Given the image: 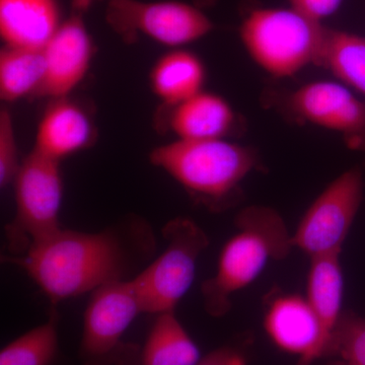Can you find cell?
<instances>
[{
  "instance_id": "cell-1",
  "label": "cell",
  "mask_w": 365,
  "mask_h": 365,
  "mask_svg": "<svg viewBox=\"0 0 365 365\" xmlns=\"http://www.w3.org/2000/svg\"><path fill=\"white\" fill-rule=\"evenodd\" d=\"M150 227L140 220L98 232L62 227L20 256L4 260L25 271L53 304L81 297L127 275L153 254Z\"/></svg>"
},
{
  "instance_id": "cell-2",
  "label": "cell",
  "mask_w": 365,
  "mask_h": 365,
  "mask_svg": "<svg viewBox=\"0 0 365 365\" xmlns=\"http://www.w3.org/2000/svg\"><path fill=\"white\" fill-rule=\"evenodd\" d=\"M150 160L179 182L196 203L213 212L241 202L242 182L262 168L254 148L228 139H176L155 148Z\"/></svg>"
},
{
  "instance_id": "cell-3",
  "label": "cell",
  "mask_w": 365,
  "mask_h": 365,
  "mask_svg": "<svg viewBox=\"0 0 365 365\" xmlns=\"http://www.w3.org/2000/svg\"><path fill=\"white\" fill-rule=\"evenodd\" d=\"M235 225L237 232L223 247L217 270L201 287L205 311L215 318L230 311L232 295L253 283L269 261L283 260L294 249L292 235L275 209L249 206Z\"/></svg>"
},
{
  "instance_id": "cell-4",
  "label": "cell",
  "mask_w": 365,
  "mask_h": 365,
  "mask_svg": "<svg viewBox=\"0 0 365 365\" xmlns=\"http://www.w3.org/2000/svg\"><path fill=\"white\" fill-rule=\"evenodd\" d=\"M329 28L292 7H256L242 19L240 38L255 63L273 78L321 66Z\"/></svg>"
},
{
  "instance_id": "cell-5",
  "label": "cell",
  "mask_w": 365,
  "mask_h": 365,
  "mask_svg": "<svg viewBox=\"0 0 365 365\" xmlns=\"http://www.w3.org/2000/svg\"><path fill=\"white\" fill-rule=\"evenodd\" d=\"M163 235L165 250L131 278L143 314L175 312L193 285L199 257L209 246L208 235L189 218L170 220Z\"/></svg>"
},
{
  "instance_id": "cell-6",
  "label": "cell",
  "mask_w": 365,
  "mask_h": 365,
  "mask_svg": "<svg viewBox=\"0 0 365 365\" xmlns=\"http://www.w3.org/2000/svg\"><path fill=\"white\" fill-rule=\"evenodd\" d=\"M16 215L6 227L9 256H20L56 234L63 201L60 162L31 151L14 180Z\"/></svg>"
},
{
  "instance_id": "cell-7",
  "label": "cell",
  "mask_w": 365,
  "mask_h": 365,
  "mask_svg": "<svg viewBox=\"0 0 365 365\" xmlns=\"http://www.w3.org/2000/svg\"><path fill=\"white\" fill-rule=\"evenodd\" d=\"M263 98L288 119L337 132L348 148L365 153V101L342 83L313 81L294 91H267Z\"/></svg>"
},
{
  "instance_id": "cell-8",
  "label": "cell",
  "mask_w": 365,
  "mask_h": 365,
  "mask_svg": "<svg viewBox=\"0 0 365 365\" xmlns=\"http://www.w3.org/2000/svg\"><path fill=\"white\" fill-rule=\"evenodd\" d=\"M106 21L126 43L141 35L175 49L202 39L215 28L198 6L177 0H109Z\"/></svg>"
},
{
  "instance_id": "cell-9",
  "label": "cell",
  "mask_w": 365,
  "mask_h": 365,
  "mask_svg": "<svg viewBox=\"0 0 365 365\" xmlns=\"http://www.w3.org/2000/svg\"><path fill=\"white\" fill-rule=\"evenodd\" d=\"M364 196L359 167L346 170L307 208L292 235V246L311 259L340 255Z\"/></svg>"
},
{
  "instance_id": "cell-10",
  "label": "cell",
  "mask_w": 365,
  "mask_h": 365,
  "mask_svg": "<svg viewBox=\"0 0 365 365\" xmlns=\"http://www.w3.org/2000/svg\"><path fill=\"white\" fill-rule=\"evenodd\" d=\"M140 314L131 279L114 281L91 292L83 314L79 364L116 365L126 345L125 333Z\"/></svg>"
},
{
  "instance_id": "cell-11",
  "label": "cell",
  "mask_w": 365,
  "mask_h": 365,
  "mask_svg": "<svg viewBox=\"0 0 365 365\" xmlns=\"http://www.w3.org/2000/svg\"><path fill=\"white\" fill-rule=\"evenodd\" d=\"M81 16L74 13L62 21L45 46V78L36 98L69 97L86 78L96 47Z\"/></svg>"
},
{
  "instance_id": "cell-12",
  "label": "cell",
  "mask_w": 365,
  "mask_h": 365,
  "mask_svg": "<svg viewBox=\"0 0 365 365\" xmlns=\"http://www.w3.org/2000/svg\"><path fill=\"white\" fill-rule=\"evenodd\" d=\"M264 327L276 347L299 356L297 365H312L325 357L321 327L307 297L281 294L271 300Z\"/></svg>"
},
{
  "instance_id": "cell-13",
  "label": "cell",
  "mask_w": 365,
  "mask_h": 365,
  "mask_svg": "<svg viewBox=\"0 0 365 365\" xmlns=\"http://www.w3.org/2000/svg\"><path fill=\"white\" fill-rule=\"evenodd\" d=\"M160 124L182 140L228 139L245 130V121L222 96L200 91L172 108H163Z\"/></svg>"
},
{
  "instance_id": "cell-14",
  "label": "cell",
  "mask_w": 365,
  "mask_h": 365,
  "mask_svg": "<svg viewBox=\"0 0 365 365\" xmlns=\"http://www.w3.org/2000/svg\"><path fill=\"white\" fill-rule=\"evenodd\" d=\"M97 138V128L85 106L69 97L51 100L36 132L33 150L61 163L90 148Z\"/></svg>"
},
{
  "instance_id": "cell-15",
  "label": "cell",
  "mask_w": 365,
  "mask_h": 365,
  "mask_svg": "<svg viewBox=\"0 0 365 365\" xmlns=\"http://www.w3.org/2000/svg\"><path fill=\"white\" fill-rule=\"evenodd\" d=\"M201 357L195 341L172 312L158 314L143 345L126 343L116 365H196Z\"/></svg>"
},
{
  "instance_id": "cell-16",
  "label": "cell",
  "mask_w": 365,
  "mask_h": 365,
  "mask_svg": "<svg viewBox=\"0 0 365 365\" xmlns=\"http://www.w3.org/2000/svg\"><path fill=\"white\" fill-rule=\"evenodd\" d=\"M61 24L57 0H0L4 45L43 49Z\"/></svg>"
},
{
  "instance_id": "cell-17",
  "label": "cell",
  "mask_w": 365,
  "mask_h": 365,
  "mask_svg": "<svg viewBox=\"0 0 365 365\" xmlns=\"http://www.w3.org/2000/svg\"><path fill=\"white\" fill-rule=\"evenodd\" d=\"M206 68L202 59L189 50L163 54L150 73V88L163 108H172L204 91Z\"/></svg>"
},
{
  "instance_id": "cell-18",
  "label": "cell",
  "mask_w": 365,
  "mask_h": 365,
  "mask_svg": "<svg viewBox=\"0 0 365 365\" xmlns=\"http://www.w3.org/2000/svg\"><path fill=\"white\" fill-rule=\"evenodd\" d=\"M46 72L44 48L11 47L0 50V98L13 103L37 98Z\"/></svg>"
},
{
  "instance_id": "cell-19",
  "label": "cell",
  "mask_w": 365,
  "mask_h": 365,
  "mask_svg": "<svg viewBox=\"0 0 365 365\" xmlns=\"http://www.w3.org/2000/svg\"><path fill=\"white\" fill-rule=\"evenodd\" d=\"M319 67L365 101V38L329 28Z\"/></svg>"
},
{
  "instance_id": "cell-20",
  "label": "cell",
  "mask_w": 365,
  "mask_h": 365,
  "mask_svg": "<svg viewBox=\"0 0 365 365\" xmlns=\"http://www.w3.org/2000/svg\"><path fill=\"white\" fill-rule=\"evenodd\" d=\"M58 314L52 312L46 323L31 329L4 346L0 365H59Z\"/></svg>"
},
{
  "instance_id": "cell-21",
  "label": "cell",
  "mask_w": 365,
  "mask_h": 365,
  "mask_svg": "<svg viewBox=\"0 0 365 365\" xmlns=\"http://www.w3.org/2000/svg\"><path fill=\"white\" fill-rule=\"evenodd\" d=\"M326 357L339 359L345 365H365V317L343 312Z\"/></svg>"
},
{
  "instance_id": "cell-22",
  "label": "cell",
  "mask_w": 365,
  "mask_h": 365,
  "mask_svg": "<svg viewBox=\"0 0 365 365\" xmlns=\"http://www.w3.org/2000/svg\"><path fill=\"white\" fill-rule=\"evenodd\" d=\"M13 116L7 108L0 111V186L6 188L21 167Z\"/></svg>"
},
{
  "instance_id": "cell-23",
  "label": "cell",
  "mask_w": 365,
  "mask_h": 365,
  "mask_svg": "<svg viewBox=\"0 0 365 365\" xmlns=\"http://www.w3.org/2000/svg\"><path fill=\"white\" fill-rule=\"evenodd\" d=\"M342 2L343 0H289L290 7L319 23L335 14Z\"/></svg>"
},
{
  "instance_id": "cell-24",
  "label": "cell",
  "mask_w": 365,
  "mask_h": 365,
  "mask_svg": "<svg viewBox=\"0 0 365 365\" xmlns=\"http://www.w3.org/2000/svg\"><path fill=\"white\" fill-rule=\"evenodd\" d=\"M196 365H248V359L241 346L225 345L201 357Z\"/></svg>"
},
{
  "instance_id": "cell-25",
  "label": "cell",
  "mask_w": 365,
  "mask_h": 365,
  "mask_svg": "<svg viewBox=\"0 0 365 365\" xmlns=\"http://www.w3.org/2000/svg\"><path fill=\"white\" fill-rule=\"evenodd\" d=\"M97 1L100 0H71V6L74 13L83 14Z\"/></svg>"
},
{
  "instance_id": "cell-26",
  "label": "cell",
  "mask_w": 365,
  "mask_h": 365,
  "mask_svg": "<svg viewBox=\"0 0 365 365\" xmlns=\"http://www.w3.org/2000/svg\"><path fill=\"white\" fill-rule=\"evenodd\" d=\"M327 365H345V364H343V362L341 361V360L335 359V360H333V361H331L330 364H327Z\"/></svg>"
},
{
  "instance_id": "cell-27",
  "label": "cell",
  "mask_w": 365,
  "mask_h": 365,
  "mask_svg": "<svg viewBox=\"0 0 365 365\" xmlns=\"http://www.w3.org/2000/svg\"><path fill=\"white\" fill-rule=\"evenodd\" d=\"M364 155H365V153H364Z\"/></svg>"
}]
</instances>
